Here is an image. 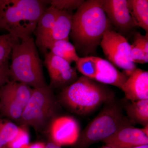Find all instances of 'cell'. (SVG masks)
<instances>
[{
	"label": "cell",
	"mask_w": 148,
	"mask_h": 148,
	"mask_svg": "<svg viewBox=\"0 0 148 148\" xmlns=\"http://www.w3.org/2000/svg\"><path fill=\"white\" fill-rule=\"evenodd\" d=\"M103 0H88L73 15L71 37L76 51L83 57L95 53L112 25L103 9Z\"/></svg>",
	"instance_id": "1"
},
{
	"label": "cell",
	"mask_w": 148,
	"mask_h": 148,
	"mask_svg": "<svg viewBox=\"0 0 148 148\" xmlns=\"http://www.w3.org/2000/svg\"><path fill=\"white\" fill-rule=\"evenodd\" d=\"M57 98L61 107L69 112L86 116L116 98L113 90L107 85L83 75L62 89Z\"/></svg>",
	"instance_id": "2"
},
{
	"label": "cell",
	"mask_w": 148,
	"mask_h": 148,
	"mask_svg": "<svg viewBox=\"0 0 148 148\" xmlns=\"http://www.w3.org/2000/svg\"><path fill=\"white\" fill-rule=\"evenodd\" d=\"M49 1L0 0V29L19 39L32 36Z\"/></svg>",
	"instance_id": "3"
},
{
	"label": "cell",
	"mask_w": 148,
	"mask_h": 148,
	"mask_svg": "<svg viewBox=\"0 0 148 148\" xmlns=\"http://www.w3.org/2000/svg\"><path fill=\"white\" fill-rule=\"evenodd\" d=\"M9 66L12 80L33 88L47 86L43 71V63L32 36L19 39L12 48Z\"/></svg>",
	"instance_id": "4"
},
{
	"label": "cell",
	"mask_w": 148,
	"mask_h": 148,
	"mask_svg": "<svg viewBox=\"0 0 148 148\" xmlns=\"http://www.w3.org/2000/svg\"><path fill=\"white\" fill-rule=\"evenodd\" d=\"M123 110L122 101L116 98L104 104L100 112L80 132L74 148H89L121 127L133 125L123 114Z\"/></svg>",
	"instance_id": "5"
},
{
	"label": "cell",
	"mask_w": 148,
	"mask_h": 148,
	"mask_svg": "<svg viewBox=\"0 0 148 148\" xmlns=\"http://www.w3.org/2000/svg\"><path fill=\"white\" fill-rule=\"evenodd\" d=\"M61 108L49 85L33 88L32 96L18 121L22 126H31L37 132H45L53 120L60 116Z\"/></svg>",
	"instance_id": "6"
},
{
	"label": "cell",
	"mask_w": 148,
	"mask_h": 148,
	"mask_svg": "<svg viewBox=\"0 0 148 148\" xmlns=\"http://www.w3.org/2000/svg\"><path fill=\"white\" fill-rule=\"evenodd\" d=\"M33 90L29 86L12 80L0 86V112L10 119L18 121Z\"/></svg>",
	"instance_id": "7"
},
{
	"label": "cell",
	"mask_w": 148,
	"mask_h": 148,
	"mask_svg": "<svg viewBox=\"0 0 148 148\" xmlns=\"http://www.w3.org/2000/svg\"><path fill=\"white\" fill-rule=\"evenodd\" d=\"M100 45L109 61L124 71L128 77L137 69L130 56L131 45L125 37L112 28L107 30Z\"/></svg>",
	"instance_id": "8"
},
{
	"label": "cell",
	"mask_w": 148,
	"mask_h": 148,
	"mask_svg": "<svg viewBox=\"0 0 148 148\" xmlns=\"http://www.w3.org/2000/svg\"><path fill=\"white\" fill-rule=\"evenodd\" d=\"M43 62L47 69L50 86L52 89L62 90L73 84L78 78L77 70L71 64L50 51L46 53Z\"/></svg>",
	"instance_id": "9"
},
{
	"label": "cell",
	"mask_w": 148,
	"mask_h": 148,
	"mask_svg": "<svg viewBox=\"0 0 148 148\" xmlns=\"http://www.w3.org/2000/svg\"><path fill=\"white\" fill-rule=\"evenodd\" d=\"M103 9L111 25L123 36L138 27L130 12L127 0H103Z\"/></svg>",
	"instance_id": "10"
},
{
	"label": "cell",
	"mask_w": 148,
	"mask_h": 148,
	"mask_svg": "<svg viewBox=\"0 0 148 148\" xmlns=\"http://www.w3.org/2000/svg\"><path fill=\"white\" fill-rule=\"evenodd\" d=\"M48 131L51 142L61 147L76 143L81 132L80 126L73 117L59 116L53 120Z\"/></svg>",
	"instance_id": "11"
},
{
	"label": "cell",
	"mask_w": 148,
	"mask_h": 148,
	"mask_svg": "<svg viewBox=\"0 0 148 148\" xmlns=\"http://www.w3.org/2000/svg\"><path fill=\"white\" fill-rule=\"evenodd\" d=\"M103 142L115 148H134L148 145V135L142 128L129 125L121 127Z\"/></svg>",
	"instance_id": "12"
},
{
	"label": "cell",
	"mask_w": 148,
	"mask_h": 148,
	"mask_svg": "<svg viewBox=\"0 0 148 148\" xmlns=\"http://www.w3.org/2000/svg\"><path fill=\"white\" fill-rule=\"evenodd\" d=\"M121 89L130 102L148 100V72L137 68L127 77Z\"/></svg>",
	"instance_id": "13"
},
{
	"label": "cell",
	"mask_w": 148,
	"mask_h": 148,
	"mask_svg": "<svg viewBox=\"0 0 148 148\" xmlns=\"http://www.w3.org/2000/svg\"><path fill=\"white\" fill-rule=\"evenodd\" d=\"M58 13V10L51 6L46 8L35 29L36 45L44 55L48 52V42Z\"/></svg>",
	"instance_id": "14"
},
{
	"label": "cell",
	"mask_w": 148,
	"mask_h": 148,
	"mask_svg": "<svg viewBox=\"0 0 148 148\" xmlns=\"http://www.w3.org/2000/svg\"><path fill=\"white\" fill-rule=\"evenodd\" d=\"M98 71L94 80L103 84L113 86L121 89L128 77L110 61L100 57L98 58Z\"/></svg>",
	"instance_id": "15"
},
{
	"label": "cell",
	"mask_w": 148,
	"mask_h": 148,
	"mask_svg": "<svg viewBox=\"0 0 148 148\" xmlns=\"http://www.w3.org/2000/svg\"><path fill=\"white\" fill-rule=\"evenodd\" d=\"M121 101L126 116L132 125H148V100L130 102L125 99Z\"/></svg>",
	"instance_id": "16"
},
{
	"label": "cell",
	"mask_w": 148,
	"mask_h": 148,
	"mask_svg": "<svg viewBox=\"0 0 148 148\" xmlns=\"http://www.w3.org/2000/svg\"><path fill=\"white\" fill-rule=\"evenodd\" d=\"M73 15V14L72 12L58 10V14L48 42L47 50L49 46L53 42L60 40H69Z\"/></svg>",
	"instance_id": "17"
},
{
	"label": "cell",
	"mask_w": 148,
	"mask_h": 148,
	"mask_svg": "<svg viewBox=\"0 0 148 148\" xmlns=\"http://www.w3.org/2000/svg\"><path fill=\"white\" fill-rule=\"evenodd\" d=\"M131 16L137 27L148 33V0H127Z\"/></svg>",
	"instance_id": "18"
},
{
	"label": "cell",
	"mask_w": 148,
	"mask_h": 148,
	"mask_svg": "<svg viewBox=\"0 0 148 148\" xmlns=\"http://www.w3.org/2000/svg\"><path fill=\"white\" fill-rule=\"evenodd\" d=\"M48 50L58 57L63 58L70 64L78 61L79 56L75 48L69 40H63L51 42L48 47Z\"/></svg>",
	"instance_id": "19"
},
{
	"label": "cell",
	"mask_w": 148,
	"mask_h": 148,
	"mask_svg": "<svg viewBox=\"0 0 148 148\" xmlns=\"http://www.w3.org/2000/svg\"><path fill=\"white\" fill-rule=\"evenodd\" d=\"M98 58L94 56L79 57L75 62L76 69L83 76L94 80L98 73Z\"/></svg>",
	"instance_id": "20"
},
{
	"label": "cell",
	"mask_w": 148,
	"mask_h": 148,
	"mask_svg": "<svg viewBox=\"0 0 148 148\" xmlns=\"http://www.w3.org/2000/svg\"><path fill=\"white\" fill-rule=\"evenodd\" d=\"M20 127L12 122L0 118V148H4L15 138Z\"/></svg>",
	"instance_id": "21"
},
{
	"label": "cell",
	"mask_w": 148,
	"mask_h": 148,
	"mask_svg": "<svg viewBox=\"0 0 148 148\" xmlns=\"http://www.w3.org/2000/svg\"><path fill=\"white\" fill-rule=\"evenodd\" d=\"M18 39L9 33L0 35V64L8 62L12 48Z\"/></svg>",
	"instance_id": "22"
},
{
	"label": "cell",
	"mask_w": 148,
	"mask_h": 148,
	"mask_svg": "<svg viewBox=\"0 0 148 148\" xmlns=\"http://www.w3.org/2000/svg\"><path fill=\"white\" fill-rule=\"evenodd\" d=\"M84 2V0H52L49 1V3L58 10L72 12L77 10Z\"/></svg>",
	"instance_id": "23"
},
{
	"label": "cell",
	"mask_w": 148,
	"mask_h": 148,
	"mask_svg": "<svg viewBox=\"0 0 148 148\" xmlns=\"http://www.w3.org/2000/svg\"><path fill=\"white\" fill-rule=\"evenodd\" d=\"M30 136L25 126L20 127L19 132L15 138L8 144V148H26L29 145Z\"/></svg>",
	"instance_id": "24"
},
{
	"label": "cell",
	"mask_w": 148,
	"mask_h": 148,
	"mask_svg": "<svg viewBox=\"0 0 148 148\" xmlns=\"http://www.w3.org/2000/svg\"><path fill=\"white\" fill-rule=\"evenodd\" d=\"M130 56L132 62L140 64H145L148 62V54L145 53L140 48L134 44L131 45Z\"/></svg>",
	"instance_id": "25"
},
{
	"label": "cell",
	"mask_w": 148,
	"mask_h": 148,
	"mask_svg": "<svg viewBox=\"0 0 148 148\" xmlns=\"http://www.w3.org/2000/svg\"><path fill=\"white\" fill-rule=\"evenodd\" d=\"M148 33H146L145 36L142 35L140 32L135 33L133 43L141 49L147 54H148Z\"/></svg>",
	"instance_id": "26"
},
{
	"label": "cell",
	"mask_w": 148,
	"mask_h": 148,
	"mask_svg": "<svg viewBox=\"0 0 148 148\" xmlns=\"http://www.w3.org/2000/svg\"><path fill=\"white\" fill-rule=\"evenodd\" d=\"M10 78L8 62L0 64V86L8 82Z\"/></svg>",
	"instance_id": "27"
},
{
	"label": "cell",
	"mask_w": 148,
	"mask_h": 148,
	"mask_svg": "<svg viewBox=\"0 0 148 148\" xmlns=\"http://www.w3.org/2000/svg\"><path fill=\"white\" fill-rule=\"evenodd\" d=\"M45 145L42 143H37L29 145L26 148H45Z\"/></svg>",
	"instance_id": "28"
},
{
	"label": "cell",
	"mask_w": 148,
	"mask_h": 148,
	"mask_svg": "<svg viewBox=\"0 0 148 148\" xmlns=\"http://www.w3.org/2000/svg\"><path fill=\"white\" fill-rule=\"evenodd\" d=\"M45 148H61V146L56 145L53 142H51L48 143L47 145H45Z\"/></svg>",
	"instance_id": "29"
},
{
	"label": "cell",
	"mask_w": 148,
	"mask_h": 148,
	"mask_svg": "<svg viewBox=\"0 0 148 148\" xmlns=\"http://www.w3.org/2000/svg\"><path fill=\"white\" fill-rule=\"evenodd\" d=\"M134 148H148V145L138 146V147H135Z\"/></svg>",
	"instance_id": "30"
},
{
	"label": "cell",
	"mask_w": 148,
	"mask_h": 148,
	"mask_svg": "<svg viewBox=\"0 0 148 148\" xmlns=\"http://www.w3.org/2000/svg\"><path fill=\"white\" fill-rule=\"evenodd\" d=\"M100 148H115L113 147H111L110 146L108 145H105L103 146Z\"/></svg>",
	"instance_id": "31"
}]
</instances>
